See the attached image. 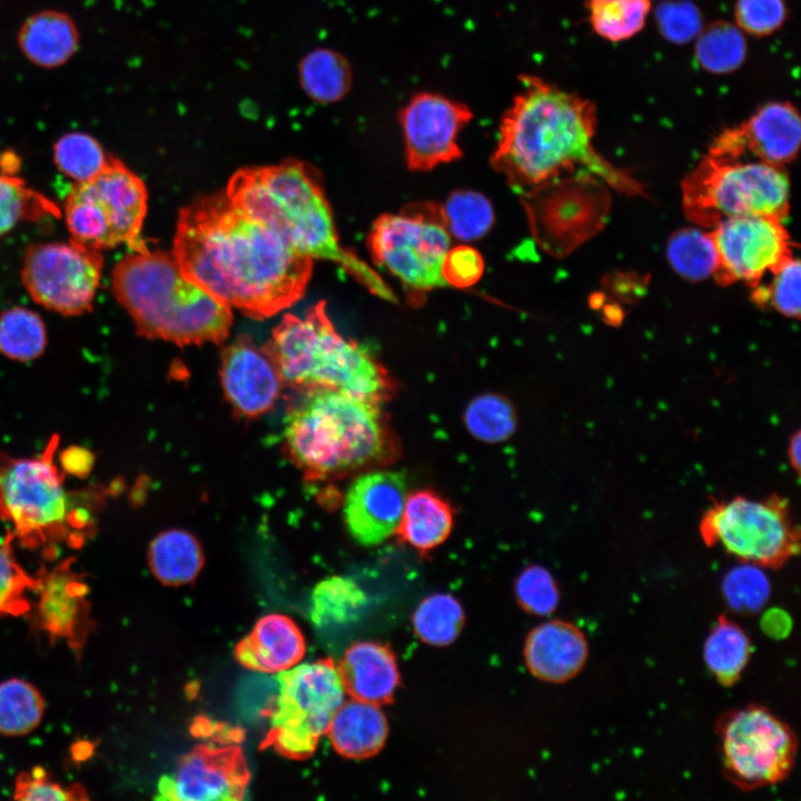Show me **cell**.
<instances>
[{
  "mask_svg": "<svg viewBox=\"0 0 801 801\" xmlns=\"http://www.w3.org/2000/svg\"><path fill=\"white\" fill-rule=\"evenodd\" d=\"M171 254L188 279L257 319L303 297L314 260L226 194L197 198L180 209Z\"/></svg>",
  "mask_w": 801,
  "mask_h": 801,
  "instance_id": "obj_1",
  "label": "cell"
},
{
  "mask_svg": "<svg viewBox=\"0 0 801 801\" xmlns=\"http://www.w3.org/2000/svg\"><path fill=\"white\" fill-rule=\"evenodd\" d=\"M502 115L490 162L515 191L525 194L564 172L583 169L617 190L639 194L640 184L599 155L595 105L534 75Z\"/></svg>",
  "mask_w": 801,
  "mask_h": 801,
  "instance_id": "obj_2",
  "label": "cell"
},
{
  "mask_svg": "<svg viewBox=\"0 0 801 801\" xmlns=\"http://www.w3.org/2000/svg\"><path fill=\"white\" fill-rule=\"evenodd\" d=\"M225 194L297 251L334 261L375 296L397 301L384 279L340 245L323 188L305 164L286 160L239 169Z\"/></svg>",
  "mask_w": 801,
  "mask_h": 801,
  "instance_id": "obj_3",
  "label": "cell"
},
{
  "mask_svg": "<svg viewBox=\"0 0 801 801\" xmlns=\"http://www.w3.org/2000/svg\"><path fill=\"white\" fill-rule=\"evenodd\" d=\"M111 289L147 338L186 346L219 344L229 335L231 308L188 279L167 251L126 255L112 269Z\"/></svg>",
  "mask_w": 801,
  "mask_h": 801,
  "instance_id": "obj_4",
  "label": "cell"
},
{
  "mask_svg": "<svg viewBox=\"0 0 801 801\" xmlns=\"http://www.w3.org/2000/svg\"><path fill=\"white\" fill-rule=\"evenodd\" d=\"M308 392L285 427L286 448L305 477L353 472L396 454L379 405L329 388Z\"/></svg>",
  "mask_w": 801,
  "mask_h": 801,
  "instance_id": "obj_5",
  "label": "cell"
},
{
  "mask_svg": "<svg viewBox=\"0 0 801 801\" xmlns=\"http://www.w3.org/2000/svg\"><path fill=\"white\" fill-rule=\"evenodd\" d=\"M283 383L303 390L329 388L379 405L393 392L384 366L364 346L342 336L318 301L304 317L286 314L263 347Z\"/></svg>",
  "mask_w": 801,
  "mask_h": 801,
  "instance_id": "obj_6",
  "label": "cell"
},
{
  "mask_svg": "<svg viewBox=\"0 0 801 801\" xmlns=\"http://www.w3.org/2000/svg\"><path fill=\"white\" fill-rule=\"evenodd\" d=\"M682 198L686 217L704 228L746 215L783 219L789 210V179L780 166L706 155L684 179Z\"/></svg>",
  "mask_w": 801,
  "mask_h": 801,
  "instance_id": "obj_7",
  "label": "cell"
},
{
  "mask_svg": "<svg viewBox=\"0 0 801 801\" xmlns=\"http://www.w3.org/2000/svg\"><path fill=\"white\" fill-rule=\"evenodd\" d=\"M148 194L144 181L121 160L108 156L92 178L76 182L65 214L71 239L96 249L126 244L132 251L147 250L141 229Z\"/></svg>",
  "mask_w": 801,
  "mask_h": 801,
  "instance_id": "obj_8",
  "label": "cell"
},
{
  "mask_svg": "<svg viewBox=\"0 0 801 801\" xmlns=\"http://www.w3.org/2000/svg\"><path fill=\"white\" fill-rule=\"evenodd\" d=\"M699 532L706 546H720L742 563L779 568L800 551V531L789 501L778 494L762 498L713 500Z\"/></svg>",
  "mask_w": 801,
  "mask_h": 801,
  "instance_id": "obj_9",
  "label": "cell"
},
{
  "mask_svg": "<svg viewBox=\"0 0 801 801\" xmlns=\"http://www.w3.org/2000/svg\"><path fill=\"white\" fill-rule=\"evenodd\" d=\"M57 437L39 457L13 458L0 453V520L13 525L27 545L65 538L85 525L63 486L52 456Z\"/></svg>",
  "mask_w": 801,
  "mask_h": 801,
  "instance_id": "obj_10",
  "label": "cell"
},
{
  "mask_svg": "<svg viewBox=\"0 0 801 801\" xmlns=\"http://www.w3.org/2000/svg\"><path fill=\"white\" fill-rule=\"evenodd\" d=\"M277 682L278 695L263 746L290 759H306L345 701L338 668L330 659L304 663L279 672Z\"/></svg>",
  "mask_w": 801,
  "mask_h": 801,
  "instance_id": "obj_11",
  "label": "cell"
},
{
  "mask_svg": "<svg viewBox=\"0 0 801 801\" xmlns=\"http://www.w3.org/2000/svg\"><path fill=\"white\" fill-rule=\"evenodd\" d=\"M451 243L442 207L431 201L380 215L367 236L374 261L398 278L412 295L447 287L442 264Z\"/></svg>",
  "mask_w": 801,
  "mask_h": 801,
  "instance_id": "obj_12",
  "label": "cell"
},
{
  "mask_svg": "<svg viewBox=\"0 0 801 801\" xmlns=\"http://www.w3.org/2000/svg\"><path fill=\"white\" fill-rule=\"evenodd\" d=\"M715 734L723 775L742 791L779 784L795 765L794 731L765 706L750 704L723 713Z\"/></svg>",
  "mask_w": 801,
  "mask_h": 801,
  "instance_id": "obj_13",
  "label": "cell"
},
{
  "mask_svg": "<svg viewBox=\"0 0 801 801\" xmlns=\"http://www.w3.org/2000/svg\"><path fill=\"white\" fill-rule=\"evenodd\" d=\"M101 250L73 239L28 247L22 281L32 299L63 316L91 310L100 283Z\"/></svg>",
  "mask_w": 801,
  "mask_h": 801,
  "instance_id": "obj_14",
  "label": "cell"
},
{
  "mask_svg": "<svg viewBox=\"0 0 801 801\" xmlns=\"http://www.w3.org/2000/svg\"><path fill=\"white\" fill-rule=\"evenodd\" d=\"M710 231L719 260L714 277L722 285L743 281L754 287L793 255L788 231L777 217H732Z\"/></svg>",
  "mask_w": 801,
  "mask_h": 801,
  "instance_id": "obj_15",
  "label": "cell"
},
{
  "mask_svg": "<svg viewBox=\"0 0 801 801\" xmlns=\"http://www.w3.org/2000/svg\"><path fill=\"white\" fill-rule=\"evenodd\" d=\"M472 119L464 102L431 91L412 96L398 115L408 169L428 171L461 158L457 137Z\"/></svg>",
  "mask_w": 801,
  "mask_h": 801,
  "instance_id": "obj_16",
  "label": "cell"
},
{
  "mask_svg": "<svg viewBox=\"0 0 801 801\" xmlns=\"http://www.w3.org/2000/svg\"><path fill=\"white\" fill-rule=\"evenodd\" d=\"M249 770L237 745L199 744L171 774L160 778L158 798L178 801H230L244 798Z\"/></svg>",
  "mask_w": 801,
  "mask_h": 801,
  "instance_id": "obj_17",
  "label": "cell"
},
{
  "mask_svg": "<svg viewBox=\"0 0 801 801\" xmlns=\"http://www.w3.org/2000/svg\"><path fill=\"white\" fill-rule=\"evenodd\" d=\"M801 144V120L788 101L759 107L743 123L722 131L709 156L720 159H754L783 167L795 158Z\"/></svg>",
  "mask_w": 801,
  "mask_h": 801,
  "instance_id": "obj_18",
  "label": "cell"
},
{
  "mask_svg": "<svg viewBox=\"0 0 801 801\" xmlns=\"http://www.w3.org/2000/svg\"><path fill=\"white\" fill-rule=\"evenodd\" d=\"M407 497L402 473L376 471L359 475L348 487L343 506L350 536L364 546L396 534Z\"/></svg>",
  "mask_w": 801,
  "mask_h": 801,
  "instance_id": "obj_19",
  "label": "cell"
},
{
  "mask_svg": "<svg viewBox=\"0 0 801 801\" xmlns=\"http://www.w3.org/2000/svg\"><path fill=\"white\" fill-rule=\"evenodd\" d=\"M220 377L231 407L240 416L249 418L268 412L283 385L269 355L248 339H239L225 348Z\"/></svg>",
  "mask_w": 801,
  "mask_h": 801,
  "instance_id": "obj_20",
  "label": "cell"
},
{
  "mask_svg": "<svg viewBox=\"0 0 801 801\" xmlns=\"http://www.w3.org/2000/svg\"><path fill=\"white\" fill-rule=\"evenodd\" d=\"M525 662L536 678L563 683L576 676L589 657L584 633L573 623L553 620L536 626L528 634Z\"/></svg>",
  "mask_w": 801,
  "mask_h": 801,
  "instance_id": "obj_21",
  "label": "cell"
},
{
  "mask_svg": "<svg viewBox=\"0 0 801 801\" xmlns=\"http://www.w3.org/2000/svg\"><path fill=\"white\" fill-rule=\"evenodd\" d=\"M305 651V639L297 624L286 615L273 613L259 619L239 641L235 656L247 669L279 673L295 666Z\"/></svg>",
  "mask_w": 801,
  "mask_h": 801,
  "instance_id": "obj_22",
  "label": "cell"
},
{
  "mask_svg": "<svg viewBox=\"0 0 801 801\" xmlns=\"http://www.w3.org/2000/svg\"><path fill=\"white\" fill-rule=\"evenodd\" d=\"M37 606L42 627L55 636L79 641L80 631L87 625V586L71 571L69 564H61L42 580H38Z\"/></svg>",
  "mask_w": 801,
  "mask_h": 801,
  "instance_id": "obj_23",
  "label": "cell"
},
{
  "mask_svg": "<svg viewBox=\"0 0 801 801\" xmlns=\"http://www.w3.org/2000/svg\"><path fill=\"white\" fill-rule=\"evenodd\" d=\"M337 668L346 693L374 704L390 701L399 682L395 656L375 642L350 645Z\"/></svg>",
  "mask_w": 801,
  "mask_h": 801,
  "instance_id": "obj_24",
  "label": "cell"
},
{
  "mask_svg": "<svg viewBox=\"0 0 801 801\" xmlns=\"http://www.w3.org/2000/svg\"><path fill=\"white\" fill-rule=\"evenodd\" d=\"M327 732L340 755L365 759L384 746L388 725L378 704L353 699L339 706Z\"/></svg>",
  "mask_w": 801,
  "mask_h": 801,
  "instance_id": "obj_25",
  "label": "cell"
},
{
  "mask_svg": "<svg viewBox=\"0 0 801 801\" xmlns=\"http://www.w3.org/2000/svg\"><path fill=\"white\" fill-rule=\"evenodd\" d=\"M18 42L28 60L43 68H56L77 51L79 33L65 12L43 10L24 21Z\"/></svg>",
  "mask_w": 801,
  "mask_h": 801,
  "instance_id": "obj_26",
  "label": "cell"
},
{
  "mask_svg": "<svg viewBox=\"0 0 801 801\" xmlns=\"http://www.w3.org/2000/svg\"><path fill=\"white\" fill-rule=\"evenodd\" d=\"M454 513L449 503L431 490L407 494L397 527L404 542L419 551L441 545L451 534Z\"/></svg>",
  "mask_w": 801,
  "mask_h": 801,
  "instance_id": "obj_27",
  "label": "cell"
},
{
  "mask_svg": "<svg viewBox=\"0 0 801 801\" xmlns=\"http://www.w3.org/2000/svg\"><path fill=\"white\" fill-rule=\"evenodd\" d=\"M148 560L152 574L161 583L172 586L191 582L204 564L197 538L178 528L165 531L152 540Z\"/></svg>",
  "mask_w": 801,
  "mask_h": 801,
  "instance_id": "obj_28",
  "label": "cell"
},
{
  "mask_svg": "<svg viewBox=\"0 0 801 801\" xmlns=\"http://www.w3.org/2000/svg\"><path fill=\"white\" fill-rule=\"evenodd\" d=\"M751 641L745 631L725 615H719L703 646V660L723 686L739 681L751 656Z\"/></svg>",
  "mask_w": 801,
  "mask_h": 801,
  "instance_id": "obj_29",
  "label": "cell"
},
{
  "mask_svg": "<svg viewBox=\"0 0 801 801\" xmlns=\"http://www.w3.org/2000/svg\"><path fill=\"white\" fill-rule=\"evenodd\" d=\"M365 603V594L354 581L330 576L313 590L310 619L322 630L345 626L358 617Z\"/></svg>",
  "mask_w": 801,
  "mask_h": 801,
  "instance_id": "obj_30",
  "label": "cell"
},
{
  "mask_svg": "<svg viewBox=\"0 0 801 801\" xmlns=\"http://www.w3.org/2000/svg\"><path fill=\"white\" fill-rule=\"evenodd\" d=\"M299 75L303 89L320 102L340 100L349 91L353 81L347 59L329 49H318L307 55L301 61Z\"/></svg>",
  "mask_w": 801,
  "mask_h": 801,
  "instance_id": "obj_31",
  "label": "cell"
},
{
  "mask_svg": "<svg viewBox=\"0 0 801 801\" xmlns=\"http://www.w3.org/2000/svg\"><path fill=\"white\" fill-rule=\"evenodd\" d=\"M651 8V0H586L592 30L611 42L624 41L641 32Z\"/></svg>",
  "mask_w": 801,
  "mask_h": 801,
  "instance_id": "obj_32",
  "label": "cell"
},
{
  "mask_svg": "<svg viewBox=\"0 0 801 801\" xmlns=\"http://www.w3.org/2000/svg\"><path fill=\"white\" fill-rule=\"evenodd\" d=\"M748 53L744 33L736 24L716 21L706 26L695 43L698 63L711 73H729L738 70Z\"/></svg>",
  "mask_w": 801,
  "mask_h": 801,
  "instance_id": "obj_33",
  "label": "cell"
},
{
  "mask_svg": "<svg viewBox=\"0 0 801 801\" xmlns=\"http://www.w3.org/2000/svg\"><path fill=\"white\" fill-rule=\"evenodd\" d=\"M668 259L685 279L699 281L714 276L719 260L711 231L703 227L678 230L669 239Z\"/></svg>",
  "mask_w": 801,
  "mask_h": 801,
  "instance_id": "obj_34",
  "label": "cell"
},
{
  "mask_svg": "<svg viewBox=\"0 0 801 801\" xmlns=\"http://www.w3.org/2000/svg\"><path fill=\"white\" fill-rule=\"evenodd\" d=\"M463 421L474 438L487 444L505 442L517 425L514 406L497 393H483L472 398L465 407Z\"/></svg>",
  "mask_w": 801,
  "mask_h": 801,
  "instance_id": "obj_35",
  "label": "cell"
},
{
  "mask_svg": "<svg viewBox=\"0 0 801 801\" xmlns=\"http://www.w3.org/2000/svg\"><path fill=\"white\" fill-rule=\"evenodd\" d=\"M463 622L464 613L459 602L444 593L424 599L413 614L417 636L435 646H445L455 641Z\"/></svg>",
  "mask_w": 801,
  "mask_h": 801,
  "instance_id": "obj_36",
  "label": "cell"
},
{
  "mask_svg": "<svg viewBox=\"0 0 801 801\" xmlns=\"http://www.w3.org/2000/svg\"><path fill=\"white\" fill-rule=\"evenodd\" d=\"M441 207L446 227L457 240H477L488 233L494 222L491 201L473 190L453 191Z\"/></svg>",
  "mask_w": 801,
  "mask_h": 801,
  "instance_id": "obj_37",
  "label": "cell"
},
{
  "mask_svg": "<svg viewBox=\"0 0 801 801\" xmlns=\"http://www.w3.org/2000/svg\"><path fill=\"white\" fill-rule=\"evenodd\" d=\"M47 344L41 318L27 308L14 307L0 315V353L16 360L40 356Z\"/></svg>",
  "mask_w": 801,
  "mask_h": 801,
  "instance_id": "obj_38",
  "label": "cell"
},
{
  "mask_svg": "<svg viewBox=\"0 0 801 801\" xmlns=\"http://www.w3.org/2000/svg\"><path fill=\"white\" fill-rule=\"evenodd\" d=\"M44 704L30 683L11 679L0 683V732L20 735L33 730L41 721Z\"/></svg>",
  "mask_w": 801,
  "mask_h": 801,
  "instance_id": "obj_39",
  "label": "cell"
},
{
  "mask_svg": "<svg viewBox=\"0 0 801 801\" xmlns=\"http://www.w3.org/2000/svg\"><path fill=\"white\" fill-rule=\"evenodd\" d=\"M55 162L76 182L95 177L106 165L107 156L100 144L83 132H69L61 136L53 147Z\"/></svg>",
  "mask_w": 801,
  "mask_h": 801,
  "instance_id": "obj_40",
  "label": "cell"
},
{
  "mask_svg": "<svg viewBox=\"0 0 801 801\" xmlns=\"http://www.w3.org/2000/svg\"><path fill=\"white\" fill-rule=\"evenodd\" d=\"M762 567L742 563L724 576L722 593L734 612L751 615L759 612L770 596V583Z\"/></svg>",
  "mask_w": 801,
  "mask_h": 801,
  "instance_id": "obj_41",
  "label": "cell"
},
{
  "mask_svg": "<svg viewBox=\"0 0 801 801\" xmlns=\"http://www.w3.org/2000/svg\"><path fill=\"white\" fill-rule=\"evenodd\" d=\"M800 261L790 256L770 274L768 286L754 287L755 301L770 304L777 312L789 318L800 316Z\"/></svg>",
  "mask_w": 801,
  "mask_h": 801,
  "instance_id": "obj_42",
  "label": "cell"
},
{
  "mask_svg": "<svg viewBox=\"0 0 801 801\" xmlns=\"http://www.w3.org/2000/svg\"><path fill=\"white\" fill-rule=\"evenodd\" d=\"M12 540L13 534L9 532L0 545V615L26 612L29 607L26 593L38 583L16 561Z\"/></svg>",
  "mask_w": 801,
  "mask_h": 801,
  "instance_id": "obj_43",
  "label": "cell"
},
{
  "mask_svg": "<svg viewBox=\"0 0 801 801\" xmlns=\"http://www.w3.org/2000/svg\"><path fill=\"white\" fill-rule=\"evenodd\" d=\"M515 594L526 612L540 616L553 613L560 601L554 577L540 565H531L521 572L515 582Z\"/></svg>",
  "mask_w": 801,
  "mask_h": 801,
  "instance_id": "obj_44",
  "label": "cell"
},
{
  "mask_svg": "<svg viewBox=\"0 0 801 801\" xmlns=\"http://www.w3.org/2000/svg\"><path fill=\"white\" fill-rule=\"evenodd\" d=\"M788 8L784 0H736V27L752 37H768L784 24Z\"/></svg>",
  "mask_w": 801,
  "mask_h": 801,
  "instance_id": "obj_45",
  "label": "cell"
},
{
  "mask_svg": "<svg viewBox=\"0 0 801 801\" xmlns=\"http://www.w3.org/2000/svg\"><path fill=\"white\" fill-rule=\"evenodd\" d=\"M484 271L481 254L467 245L449 248L443 259L442 276L447 286L465 288L479 280Z\"/></svg>",
  "mask_w": 801,
  "mask_h": 801,
  "instance_id": "obj_46",
  "label": "cell"
},
{
  "mask_svg": "<svg viewBox=\"0 0 801 801\" xmlns=\"http://www.w3.org/2000/svg\"><path fill=\"white\" fill-rule=\"evenodd\" d=\"M34 199L36 194L20 178L0 174V236L27 217L31 200Z\"/></svg>",
  "mask_w": 801,
  "mask_h": 801,
  "instance_id": "obj_47",
  "label": "cell"
},
{
  "mask_svg": "<svg viewBox=\"0 0 801 801\" xmlns=\"http://www.w3.org/2000/svg\"><path fill=\"white\" fill-rule=\"evenodd\" d=\"M80 788H65L51 781L41 768L18 777L14 798L19 800H72L81 799Z\"/></svg>",
  "mask_w": 801,
  "mask_h": 801,
  "instance_id": "obj_48",
  "label": "cell"
},
{
  "mask_svg": "<svg viewBox=\"0 0 801 801\" xmlns=\"http://www.w3.org/2000/svg\"><path fill=\"white\" fill-rule=\"evenodd\" d=\"M699 19L692 9L676 7L666 8L662 17V26L668 36L672 38L689 39L695 33Z\"/></svg>",
  "mask_w": 801,
  "mask_h": 801,
  "instance_id": "obj_49",
  "label": "cell"
},
{
  "mask_svg": "<svg viewBox=\"0 0 801 801\" xmlns=\"http://www.w3.org/2000/svg\"><path fill=\"white\" fill-rule=\"evenodd\" d=\"M801 434L800 431H797L790 436L788 448H787V455L789 463L794 471V473H800V464H801Z\"/></svg>",
  "mask_w": 801,
  "mask_h": 801,
  "instance_id": "obj_50",
  "label": "cell"
}]
</instances>
